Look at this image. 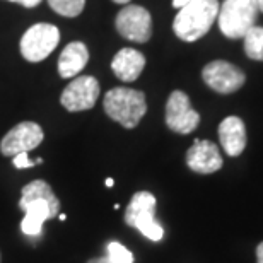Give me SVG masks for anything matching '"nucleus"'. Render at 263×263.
Returning <instances> with one entry per match:
<instances>
[{"label":"nucleus","mask_w":263,"mask_h":263,"mask_svg":"<svg viewBox=\"0 0 263 263\" xmlns=\"http://www.w3.org/2000/svg\"><path fill=\"white\" fill-rule=\"evenodd\" d=\"M145 68V57L134 48H122L111 60V70L120 81L134 82Z\"/></svg>","instance_id":"14"},{"label":"nucleus","mask_w":263,"mask_h":263,"mask_svg":"<svg viewBox=\"0 0 263 263\" xmlns=\"http://www.w3.org/2000/svg\"><path fill=\"white\" fill-rule=\"evenodd\" d=\"M186 164L198 175H212L222 167V156L214 142L197 139L186 152Z\"/></svg>","instance_id":"12"},{"label":"nucleus","mask_w":263,"mask_h":263,"mask_svg":"<svg viewBox=\"0 0 263 263\" xmlns=\"http://www.w3.org/2000/svg\"><path fill=\"white\" fill-rule=\"evenodd\" d=\"M200 115L192 108L190 98L183 91H173L166 103V125L176 134L188 135L195 132Z\"/></svg>","instance_id":"10"},{"label":"nucleus","mask_w":263,"mask_h":263,"mask_svg":"<svg viewBox=\"0 0 263 263\" xmlns=\"http://www.w3.org/2000/svg\"><path fill=\"white\" fill-rule=\"evenodd\" d=\"M258 5H260V12H263V0H258Z\"/></svg>","instance_id":"26"},{"label":"nucleus","mask_w":263,"mask_h":263,"mask_svg":"<svg viewBox=\"0 0 263 263\" xmlns=\"http://www.w3.org/2000/svg\"><path fill=\"white\" fill-rule=\"evenodd\" d=\"M43 128L34 122H21L9 130L0 142V152L4 156L14 157L21 152H29L43 142Z\"/></svg>","instance_id":"11"},{"label":"nucleus","mask_w":263,"mask_h":263,"mask_svg":"<svg viewBox=\"0 0 263 263\" xmlns=\"http://www.w3.org/2000/svg\"><path fill=\"white\" fill-rule=\"evenodd\" d=\"M115 185V181L111 180V178H108V180H106V186H113Z\"/></svg>","instance_id":"25"},{"label":"nucleus","mask_w":263,"mask_h":263,"mask_svg":"<svg viewBox=\"0 0 263 263\" xmlns=\"http://www.w3.org/2000/svg\"><path fill=\"white\" fill-rule=\"evenodd\" d=\"M256 261L263 263V243H260L258 248H256Z\"/></svg>","instance_id":"22"},{"label":"nucleus","mask_w":263,"mask_h":263,"mask_svg":"<svg viewBox=\"0 0 263 263\" xmlns=\"http://www.w3.org/2000/svg\"><path fill=\"white\" fill-rule=\"evenodd\" d=\"M115 28L125 40L135 41V43H147L152 36V17L149 10L142 5L127 4L117 14Z\"/></svg>","instance_id":"7"},{"label":"nucleus","mask_w":263,"mask_h":263,"mask_svg":"<svg viewBox=\"0 0 263 263\" xmlns=\"http://www.w3.org/2000/svg\"><path fill=\"white\" fill-rule=\"evenodd\" d=\"M245 53L248 59L263 62V28L253 26L248 33L245 34Z\"/></svg>","instance_id":"16"},{"label":"nucleus","mask_w":263,"mask_h":263,"mask_svg":"<svg viewBox=\"0 0 263 263\" xmlns=\"http://www.w3.org/2000/svg\"><path fill=\"white\" fill-rule=\"evenodd\" d=\"M99 98V82L92 76H79L64 89L60 103L67 111H87Z\"/></svg>","instance_id":"9"},{"label":"nucleus","mask_w":263,"mask_h":263,"mask_svg":"<svg viewBox=\"0 0 263 263\" xmlns=\"http://www.w3.org/2000/svg\"><path fill=\"white\" fill-rule=\"evenodd\" d=\"M190 2H193V0H173V7L181 9V7H185V5H188Z\"/></svg>","instance_id":"21"},{"label":"nucleus","mask_w":263,"mask_h":263,"mask_svg":"<svg viewBox=\"0 0 263 263\" xmlns=\"http://www.w3.org/2000/svg\"><path fill=\"white\" fill-rule=\"evenodd\" d=\"M219 0H193L178 9L173 31L185 43H193L209 33L219 15Z\"/></svg>","instance_id":"2"},{"label":"nucleus","mask_w":263,"mask_h":263,"mask_svg":"<svg viewBox=\"0 0 263 263\" xmlns=\"http://www.w3.org/2000/svg\"><path fill=\"white\" fill-rule=\"evenodd\" d=\"M106 258L111 263H134V255L122 243L111 241L106 245Z\"/></svg>","instance_id":"18"},{"label":"nucleus","mask_w":263,"mask_h":263,"mask_svg":"<svg viewBox=\"0 0 263 263\" xmlns=\"http://www.w3.org/2000/svg\"><path fill=\"white\" fill-rule=\"evenodd\" d=\"M258 14V0H224L217 15L220 33L229 40H243L245 34L256 26Z\"/></svg>","instance_id":"4"},{"label":"nucleus","mask_w":263,"mask_h":263,"mask_svg":"<svg viewBox=\"0 0 263 263\" xmlns=\"http://www.w3.org/2000/svg\"><path fill=\"white\" fill-rule=\"evenodd\" d=\"M48 5L64 17H77L84 10L86 0H48Z\"/></svg>","instance_id":"17"},{"label":"nucleus","mask_w":263,"mask_h":263,"mask_svg":"<svg viewBox=\"0 0 263 263\" xmlns=\"http://www.w3.org/2000/svg\"><path fill=\"white\" fill-rule=\"evenodd\" d=\"M9 2L21 4V5H23V7H26V9H34L36 5H40L41 0H9Z\"/></svg>","instance_id":"20"},{"label":"nucleus","mask_w":263,"mask_h":263,"mask_svg":"<svg viewBox=\"0 0 263 263\" xmlns=\"http://www.w3.org/2000/svg\"><path fill=\"white\" fill-rule=\"evenodd\" d=\"M87 263H111L106 256H99V258H91Z\"/></svg>","instance_id":"23"},{"label":"nucleus","mask_w":263,"mask_h":263,"mask_svg":"<svg viewBox=\"0 0 263 263\" xmlns=\"http://www.w3.org/2000/svg\"><path fill=\"white\" fill-rule=\"evenodd\" d=\"M125 222L151 241L164 238V229L156 220V197L149 192H137L132 197L125 212Z\"/></svg>","instance_id":"5"},{"label":"nucleus","mask_w":263,"mask_h":263,"mask_svg":"<svg viewBox=\"0 0 263 263\" xmlns=\"http://www.w3.org/2000/svg\"><path fill=\"white\" fill-rule=\"evenodd\" d=\"M43 162V159L41 157H38V159L31 161L28 157V152H21V154L14 156V166L17 167V170H26V167H33L36 164H41Z\"/></svg>","instance_id":"19"},{"label":"nucleus","mask_w":263,"mask_h":263,"mask_svg":"<svg viewBox=\"0 0 263 263\" xmlns=\"http://www.w3.org/2000/svg\"><path fill=\"white\" fill-rule=\"evenodd\" d=\"M115 4H122V5H127V4H130V0H113Z\"/></svg>","instance_id":"24"},{"label":"nucleus","mask_w":263,"mask_h":263,"mask_svg":"<svg viewBox=\"0 0 263 263\" xmlns=\"http://www.w3.org/2000/svg\"><path fill=\"white\" fill-rule=\"evenodd\" d=\"M104 113L125 128H135L147 113L145 94L130 87H113L103 99Z\"/></svg>","instance_id":"3"},{"label":"nucleus","mask_w":263,"mask_h":263,"mask_svg":"<svg viewBox=\"0 0 263 263\" xmlns=\"http://www.w3.org/2000/svg\"><path fill=\"white\" fill-rule=\"evenodd\" d=\"M89 62V50L82 41L68 43L59 57V73L62 79H72L81 73Z\"/></svg>","instance_id":"15"},{"label":"nucleus","mask_w":263,"mask_h":263,"mask_svg":"<svg viewBox=\"0 0 263 263\" xmlns=\"http://www.w3.org/2000/svg\"><path fill=\"white\" fill-rule=\"evenodd\" d=\"M203 82L219 94H233L245 86L246 76L239 67L226 60H214L203 67Z\"/></svg>","instance_id":"8"},{"label":"nucleus","mask_w":263,"mask_h":263,"mask_svg":"<svg viewBox=\"0 0 263 263\" xmlns=\"http://www.w3.org/2000/svg\"><path fill=\"white\" fill-rule=\"evenodd\" d=\"M19 209L24 212L21 231L26 236H40L46 220L53 219L60 210V200L57 198L48 183L34 180L23 188Z\"/></svg>","instance_id":"1"},{"label":"nucleus","mask_w":263,"mask_h":263,"mask_svg":"<svg viewBox=\"0 0 263 263\" xmlns=\"http://www.w3.org/2000/svg\"><path fill=\"white\" fill-rule=\"evenodd\" d=\"M60 41V31L57 26L48 23L34 24L21 38V55L28 62H38L48 59Z\"/></svg>","instance_id":"6"},{"label":"nucleus","mask_w":263,"mask_h":263,"mask_svg":"<svg viewBox=\"0 0 263 263\" xmlns=\"http://www.w3.org/2000/svg\"><path fill=\"white\" fill-rule=\"evenodd\" d=\"M219 139L226 154L231 157L239 156L246 147V128L243 120L238 117L224 118L219 125Z\"/></svg>","instance_id":"13"}]
</instances>
